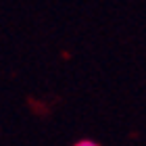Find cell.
I'll return each mask as SVG.
<instances>
[{"label":"cell","mask_w":146,"mask_h":146,"mask_svg":"<svg viewBox=\"0 0 146 146\" xmlns=\"http://www.w3.org/2000/svg\"><path fill=\"white\" fill-rule=\"evenodd\" d=\"M73 146H100V144H98V142H94V140H88V138H84V140L75 142Z\"/></svg>","instance_id":"obj_1"}]
</instances>
